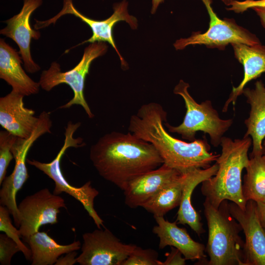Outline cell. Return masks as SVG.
Instances as JSON below:
<instances>
[{"mask_svg":"<svg viewBox=\"0 0 265 265\" xmlns=\"http://www.w3.org/2000/svg\"><path fill=\"white\" fill-rule=\"evenodd\" d=\"M187 172H182L176 179L160 190L141 207L153 214L154 216H163L169 211L179 206Z\"/></svg>","mask_w":265,"mask_h":265,"instance_id":"24","label":"cell"},{"mask_svg":"<svg viewBox=\"0 0 265 265\" xmlns=\"http://www.w3.org/2000/svg\"><path fill=\"white\" fill-rule=\"evenodd\" d=\"M157 225L153 228V233L159 239V247L163 249L166 246L178 249L186 260H206L205 245L194 240L185 228L177 226L176 221L171 222L163 216H154Z\"/></svg>","mask_w":265,"mask_h":265,"instance_id":"17","label":"cell"},{"mask_svg":"<svg viewBox=\"0 0 265 265\" xmlns=\"http://www.w3.org/2000/svg\"><path fill=\"white\" fill-rule=\"evenodd\" d=\"M164 1V0H152L151 13H155L159 4Z\"/></svg>","mask_w":265,"mask_h":265,"instance_id":"34","label":"cell"},{"mask_svg":"<svg viewBox=\"0 0 265 265\" xmlns=\"http://www.w3.org/2000/svg\"><path fill=\"white\" fill-rule=\"evenodd\" d=\"M182 172L163 163L131 181L123 190L125 204L132 209L141 207Z\"/></svg>","mask_w":265,"mask_h":265,"instance_id":"15","label":"cell"},{"mask_svg":"<svg viewBox=\"0 0 265 265\" xmlns=\"http://www.w3.org/2000/svg\"><path fill=\"white\" fill-rule=\"evenodd\" d=\"M128 6V2L126 0L115 3L113 5V13L111 16L106 20L98 21L87 17L78 11L74 6L72 0H64L63 8L59 13L45 21L36 20L34 27L35 29L38 30L46 27L51 24H54L56 21L64 15H74L89 26L92 31V36L79 45L88 42L91 43L96 42L108 43L116 52L120 58L122 66L125 68L127 65L115 45L113 35V28L115 25L120 21H125L133 29L137 28V19L135 17L129 14Z\"/></svg>","mask_w":265,"mask_h":265,"instance_id":"10","label":"cell"},{"mask_svg":"<svg viewBox=\"0 0 265 265\" xmlns=\"http://www.w3.org/2000/svg\"><path fill=\"white\" fill-rule=\"evenodd\" d=\"M235 57L243 67L244 76L240 83L233 88L222 108L226 112L230 104L234 106L236 100L245 85L251 80L265 73V46L261 43L249 45L242 43L232 44Z\"/></svg>","mask_w":265,"mask_h":265,"instance_id":"18","label":"cell"},{"mask_svg":"<svg viewBox=\"0 0 265 265\" xmlns=\"http://www.w3.org/2000/svg\"><path fill=\"white\" fill-rule=\"evenodd\" d=\"M242 190L246 201L265 203V156L263 153L250 155L245 168Z\"/></svg>","mask_w":265,"mask_h":265,"instance_id":"23","label":"cell"},{"mask_svg":"<svg viewBox=\"0 0 265 265\" xmlns=\"http://www.w3.org/2000/svg\"><path fill=\"white\" fill-rule=\"evenodd\" d=\"M189 85L181 80L174 89V93L184 99L186 112L182 123L177 126H172L164 123L168 131L177 133L184 139L189 142L194 141L198 131L209 134L211 143L214 147L220 145L224 134L232 126L233 120L222 119L212 105V102L206 100L197 103L190 95Z\"/></svg>","mask_w":265,"mask_h":265,"instance_id":"5","label":"cell"},{"mask_svg":"<svg viewBox=\"0 0 265 265\" xmlns=\"http://www.w3.org/2000/svg\"><path fill=\"white\" fill-rule=\"evenodd\" d=\"M80 125V122L74 123L71 121L68 122L64 132L63 145L51 162L45 163L28 159H26V162L42 171L54 182L53 194L59 195L65 192L79 201L93 219L98 228L101 229L102 226L104 227V221L94 207V199L98 195L99 191L92 187L90 181L86 182L80 187H75L70 185L64 178L60 167L61 158L68 148L81 147L85 145L82 138L74 137L75 132Z\"/></svg>","mask_w":265,"mask_h":265,"instance_id":"6","label":"cell"},{"mask_svg":"<svg viewBox=\"0 0 265 265\" xmlns=\"http://www.w3.org/2000/svg\"><path fill=\"white\" fill-rule=\"evenodd\" d=\"M18 53L0 39V78L12 87V90L24 96L39 92L40 84L33 80L22 68Z\"/></svg>","mask_w":265,"mask_h":265,"instance_id":"21","label":"cell"},{"mask_svg":"<svg viewBox=\"0 0 265 265\" xmlns=\"http://www.w3.org/2000/svg\"><path fill=\"white\" fill-rule=\"evenodd\" d=\"M38 116L39 121L31 135L26 138L17 137L13 145L11 152L15 160V167L12 173L4 179L0 190V205L8 209L17 227L20 226V217L16 196L29 178L26 164L27 154L38 138L44 134L51 133L50 113L43 111Z\"/></svg>","mask_w":265,"mask_h":265,"instance_id":"8","label":"cell"},{"mask_svg":"<svg viewBox=\"0 0 265 265\" xmlns=\"http://www.w3.org/2000/svg\"><path fill=\"white\" fill-rule=\"evenodd\" d=\"M21 250L16 242L5 234H0V264L10 265L13 256Z\"/></svg>","mask_w":265,"mask_h":265,"instance_id":"28","label":"cell"},{"mask_svg":"<svg viewBox=\"0 0 265 265\" xmlns=\"http://www.w3.org/2000/svg\"><path fill=\"white\" fill-rule=\"evenodd\" d=\"M226 5L230 6L235 0H221Z\"/></svg>","mask_w":265,"mask_h":265,"instance_id":"35","label":"cell"},{"mask_svg":"<svg viewBox=\"0 0 265 265\" xmlns=\"http://www.w3.org/2000/svg\"><path fill=\"white\" fill-rule=\"evenodd\" d=\"M229 6L226 8L227 10L232 11L236 13H241L249 8L255 7H265V0H244L243 1L235 0Z\"/></svg>","mask_w":265,"mask_h":265,"instance_id":"29","label":"cell"},{"mask_svg":"<svg viewBox=\"0 0 265 265\" xmlns=\"http://www.w3.org/2000/svg\"><path fill=\"white\" fill-rule=\"evenodd\" d=\"M257 212L260 222L265 229V203L256 202Z\"/></svg>","mask_w":265,"mask_h":265,"instance_id":"32","label":"cell"},{"mask_svg":"<svg viewBox=\"0 0 265 265\" xmlns=\"http://www.w3.org/2000/svg\"><path fill=\"white\" fill-rule=\"evenodd\" d=\"M23 94L13 90L0 98V125L6 131L20 138L28 137L36 127L39 116L25 106Z\"/></svg>","mask_w":265,"mask_h":265,"instance_id":"16","label":"cell"},{"mask_svg":"<svg viewBox=\"0 0 265 265\" xmlns=\"http://www.w3.org/2000/svg\"><path fill=\"white\" fill-rule=\"evenodd\" d=\"M252 138L232 139L223 136L221 154L216 162L218 168L215 175L202 183L201 192L210 203L218 208L224 200L233 202L244 210L247 201L242 190L241 173L247 166L248 150Z\"/></svg>","mask_w":265,"mask_h":265,"instance_id":"3","label":"cell"},{"mask_svg":"<svg viewBox=\"0 0 265 265\" xmlns=\"http://www.w3.org/2000/svg\"><path fill=\"white\" fill-rule=\"evenodd\" d=\"M252 9L259 16L262 26L265 28V7H255Z\"/></svg>","mask_w":265,"mask_h":265,"instance_id":"33","label":"cell"},{"mask_svg":"<svg viewBox=\"0 0 265 265\" xmlns=\"http://www.w3.org/2000/svg\"><path fill=\"white\" fill-rule=\"evenodd\" d=\"M218 168L216 162L206 169H194L188 170L183 187L182 195L176 222L188 225L198 236L205 232L201 221L200 215L191 203V196L195 188L200 183L213 176Z\"/></svg>","mask_w":265,"mask_h":265,"instance_id":"19","label":"cell"},{"mask_svg":"<svg viewBox=\"0 0 265 265\" xmlns=\"http://www.w3.org/2000/svg\"><path fill=\"white\" fill-rule=\"evenodd\" d=\"M242 94L250 106L249 117L244 124L247 131L244 137L251 136L253 149L250 155L263 153V142L265 138V84L256 81L253 88L244 87Z\"/></svg>","mask_w":265,"mask_h":265,"instance_id":"20","label":"cell"},{"mask_svg":"<svg viewBox=\"0 0 265 265\" xmlns=\"http://www.w3.org/2000/svg\"><path fill=\"white\" fill-rule=\"evenodd\" d=\"M77 252L73 251L66 254L65 256L59 258L54 265H73L77 263L76 256Z\"/></svg>","mask_w":265,"mask_h":265,"instance_id":"31","label":"cell"},{"mask_svg":"<svg viewBox=\"0 0 265 265\" xmlns=\"http://www.w3.org/2000/svg\"><path fill=\"white\" fill-rule=\"evenodd\" d=\"M228 204L224 200L216 208L206 199L203 203L208 227V265H244V241L239 235L242 229L231 214Z\"/></svg>","mask_w":265,"mask_h":265,"instance_id":"4","label":"cell"},{"mask_svg":"<svg viewBox=\"0 0 265 265\" xmlns=\"http://www.w3.org/2000/svg\"><path fill=\"white\" fill-rule=\"evenodd\" d=\"M228 205L231 214L241 225L245 236L244 265H265V229L258 216L256 202L247 201L244 210L233 202Z\"/></svg>","mask_w":265,"mask_h":265,"instance_id":"13","label":"cell"},{"mask_svg":"<svg viewBox=\"0 0 265 265\" xmlns=\"http://www.w3.org/2000/svg\"><path fill=\"white\" fill-rule=\"evenodd\" d=\"M10 212L5 206L0 205V231L3 232L9 238L15 241L27 260H31V251L22 241L19 229L14 227L10 217Z\"/></svg>","mask_w":265,"mask_h":265,"instance_id":"25","label":"cell"},{"mask_svg":"<svg viewBox=\"0 0 265 265\" xmlns=\"http://www.w3.org/2000/svg\"><path fill=\"white\" fill-rule=\"evenodd\" d=\"M171 251L165 254L166 259L164 262L158 261V265H184L186 259L182 257V253L176 248L171 246Z\"/></svg>","mask_w":265,"mask_h":265,"instance_id":"30","label":"cell"},{"mask_svg":"<svg viewBox=\"0 0 265 265\" xmlns=\"http://www.w3.org/2000/svg\"><path fill=\"white\" fill-rule=\"evenodd\" d=\"M263 146L264 148L265 147V138L263 142ZM263 154L265 156V148H264V149Z\"/></svg>","mask_w":265,"mask_h":265,"instance_id":"36","label":"cell"},{"mask_svg":"<svg viewBox=\"0 0 265 265\" xmlns=\"http://www.w3.org/2000/svg\"><path fill=\"white\" fill-rule=\"evenodd\" d=\"M108 46L106 42L91 43L86 47L80 62L73 69L63 72L60 65L52 63L50 68L44 70L41 74L39 83L40 87L47 91H51L60 84H68L74 93L73 98L66 104L60 106V109L69 108L74 105L81 106L90 118L94 115L86 102L84 95L85 80L89 73L91 62L95 58L104 55Z\"/></svg>","mask_w":265,"mask_h":265,"instance_id":"7","label":"cell"},{"mask_svg":"<svg viewBox=\"0 0 265 265\" xmlns=\"http://www.w3.org/2000/svg\"><path fill=\"white\" fill-rule=\"evenodd\" d=\"M89 157L99 174L122 190L134 179L163 163L151 143L129 131L101 136L91 146Z\"/></svg>","mask_w":265,"mask_h":265,"instance_id":"1","label":"cell"},{"mask_svg":"<svg viewBox=\"0 0 265 265\" xmlns=\"http://www.w3.org/2000/svg\"><path fill=\"white\" fill-rule=\"evenodd\" d=\"M80 265H122L136 245L124 243L108 229H96L82 235Z\"/></svg>","mask_w":265,"mask_h":265,"instance_id":"11","label":"cell"},{"mask_svg":"<svg viewBox=\"0 0 265 265\" xmlns=\"http://www.w3.org/2000/svg\"><path fill=\"white\" fill-rule=\"evenodd\" d=\"M42 3V0H24L20 13L6 21L7 26L0 31L1 34L12 39L17 44L25 68L30 73H34L40 69L34 62L30 53L31 40L38 39L40 32L31 28L29 20L32 12Z\"/></svg>","mask_w":265,"mask_h":265,"instance_id":"14","label":"cell"},{"mask_svg":"<svg viewBox=\"0 0 265 265\" xmlns=\"http://www.w3.org/2000/svg\"><path fill=\"white\" fill-rule=\"evenodd\" d=\"M167 112L159 104L142 105L130 119L128 130L136 136L151 143L163 163L181 172L206 169L216 161L220 154L210 152L206 138L187 142L172 136L164 128Z\"/></svg>","mask_w":265,"mask_h":265,"instance_id":"2","label":"cell"},{"mask_svg":"<svg viewBox=\"0 0 265 265\" xmlns=\"http://www.w3.org/2000/svg\"><path fill=\"white\" fill-rule=\"evenodd\" d=\"M67 209L63 198L44 188L26 196L18 206L20 217L19 230L22 238L39 231L46 224L58 222L60 208Z\"/></svg>","mask_w":265,"mask_h":265,"instance_id":"12","label":"cell"},{"mask_svg":"<svg viewBox=\"0 0 265 265\" xmlns=\"http://www.w3.org/2000/svg\"><path fill=\"white\" fill-rule=\"evenodd\" d=\"M158 253L155 250L136 246L122 265H158Z\"/></svg>","mask_w":265,"mask_h":265,"instance_id":"27","label":"cell"},{"mask_svg":"<svg viewBox=\"0 0 265 265\" xmlns=\"http://www.w3.org/2000/svg\"><path fill=\"white\" fill-rule=\"evenodd\" d=\"M210 16L209 26L204 32H194L188 38H181L174 44L176 50L189 45H205L208 48L224 50L229 44L242 43L253 45L261 43L254 34L239 26L233 19H221L214 12L212 0H201Z\"/></svg>","mask_w":265,"mask_h":265,"instance_id":"9","label":"cell"},{"mask_svg":"<svg viewBox=\"0 0 265 265\" xmlns=\"http://www.w3.org/2000/svg\"><path fill=\"white\" fill-rule=\"evenodd\" d=\"M17 136L8 132H0V185L6 177L7 167L14 158L11 148Z\"/></svg>","mask_w":265,"mask_h":265,"instance_id":"26","label":"cell"},{"mask_svg":"<svg viewBox=\"0 0 265 265\" xmlns=\"http://www.w3.org/2000/svg\"><path fill=\"white\" fill-rule=\"evenodd\" d=\"M23 238L31 251L32 265H54L61 255L80 248L79 240L69 244H60L45 232L38 231Z\"/></svg>","mask_w":265,"mask_h":265,"instance_id":"22","label":"cell"}]
</instances>
